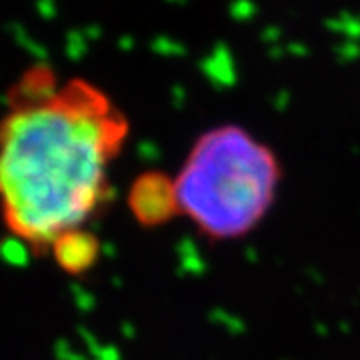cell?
Wrapping results in <instances>:
<instances>
[{"label": "cell", "instance_id": "3", "mask_svg": "<svg viewBox=\"0 0 360 360\" xmlns=\"http://www.w3.org/2000/svg\"><path fill=\"white\" fill-rule=\"evenodd\" d=\"M54 252L58 262L68 270H82L89 266L96 255V245L82 231L68 232L54 243Z\"/></svg>", "mask_w": 360, "mask_h": 360}, {"label": "cell", "instance_id": "1", "mask_svg": "<svg viewBox=\"0 0 360 360\" xmlns=\"http://www.w3.org/2000/svg\"><path fill=\"white\" fill-rule=\"evenodd\" d=\"M124 134V120L82 84L18 108L0 134V196L14 231L52 245L80 231Z\"/></svg>", "mask_w": 360, "mask_h": 360}, {"label": "cell", "instance_id": "2", "mask_svg": "<svg viewBox=\"0 0 360 360\" xmlns=\"http://www.w3.org/2000/svg\"><path fill=\"white\" fill-rule=\"evenodd\" d=\"M281 167L266 144L240 127H219L194 142L172 182L176 210L210 238L255 231L269 214Z\"/></svg>", "mask_w": 360, "mask_h": 360}, {"label": "cell", "instance_id": "5", "mask_svg": "<svg viewBox=\"0 0 360 360\" xmlns=\"http://www.w3.org/2000/svg\"><path fill=\"white\" fill-rule=\"evenodd\" d=\"M170 2H184V0H170Z\"/></svg>", "mask_w": 360, "mask_h": 360}, {"label": "cell", "instance_id": "4", "mask_svg": "<svg viewBox=\"0 0 360 360\" xmlns=\"http://www.w3.org/2000/svg\"><path fill=\"white\" fill-rule=\"evenodd\" d=\"M231 14L236 20H248L257 14V4L250 0H234L231 4Z\"/></svg>", "mask_w": 360, "mask_h": 360}]
</instances>
